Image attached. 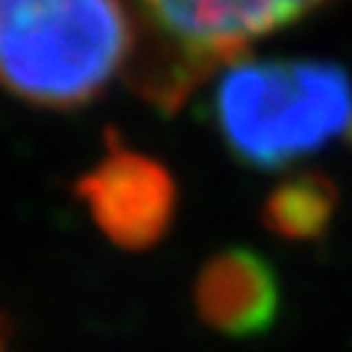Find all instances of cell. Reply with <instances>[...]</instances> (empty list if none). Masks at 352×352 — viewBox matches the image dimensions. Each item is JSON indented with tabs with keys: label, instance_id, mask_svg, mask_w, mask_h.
I'll list each match as a JSON object with an SVG mask.
<instances>
[{
	"label": "cell",
	"instance_id": "cell-1",
	"mask_svg": "<svg viewBox=\"0 0 352 352\" xmlns=\"http://www.w3.org/2000/svg\"><path fill=\"white\" fill-rule=\"evenodd\" d=\"M132 50L126 0H0V88L32 106L94 100Z\"/></svg>",
	"mask_w": 352,
	"mask_h": 352
},
{
	"label": "cell",
	"instance_id": "cell-2",
	"mask_svg": "<svg viewBox=\"0 0 352 352\" xmlns=\"http://www.w3.org/2000/svg\"><path fill=\"white\" fill-rule=\"evenodd\" d=\"M212 118L252 168H282L352 129V80L317 59H235L214 82Z\"/></svg>",
	"mask_w": 352,
	"mask_h": 352
},
{
	"label": "cell",
	"instance_id": "cell-6",
	"mask_svg": "<svg viewBox=\"0 0 352 352\" xmlns=\"http://www.w3.org/2000/svg\"><path fill=\"white\" fill-rule=\"evenodd\" d=\"M338 208V188L326 173L308 170L276 185L261 206V223L288 241H317L326 235Z\"/></svg>",
	"mask_w": 352,
	"mask_h": 352
},
{
	"label": "cell",
	"instance_id": "cell-4",
	"mask_svg": "<svg viewBox=\"0 0 352 352\" xmlns=\"http://www.w3.org/2000/svg\"><path fill=\"white\" fill-rule=\"evenodd\" d=\"M97 229L124 250H147L168 235L176 212V185L162 162L112 144L76 182Z\"/></svg>",
	"mask_w": 352,
	"mask_h": 352
},
{
	"label": "cell",
	"instance_id": "cell-3",
	"mask_svg": "<svg viewBox=\"0 0 352 352\" xmlns=\"http://www.w3.org/2000/svg\"><path fill=\"white\" fill-rule=\"evenodd\" d=\"M135 18L132 85L176 109L208 71L241 59L252 41L329 0H126Z\"/></svg>",
	"mask_w": 352,
	"mask_h": 352
},
{
	"label": "cell",
	"instance_id": "cell-5",
	"mask_svg": "<svg viewBox=\"0 0 352 352\" xmlns=\"http://www.w3.org/2000/svg\"><path fill=\"white\" fill-rule=\"evenodd\" d=\"M194 305L200 320L214 332L238 340L258 338L279 317V276L256 250H223L197 273Z\"/></svg>",
	"mask_w": 352,
	"mask_h": 352
}]
</instances>
